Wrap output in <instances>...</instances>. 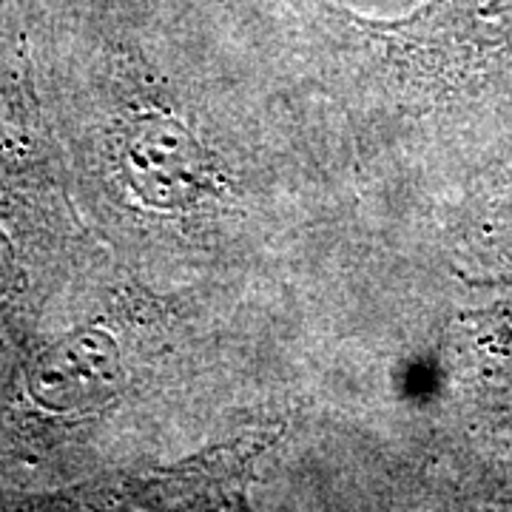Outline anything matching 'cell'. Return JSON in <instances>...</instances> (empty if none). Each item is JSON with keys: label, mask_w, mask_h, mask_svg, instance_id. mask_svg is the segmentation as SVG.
Listing matches in <instances>:
<instances>
[{"label": "cell", "mask_w": 512, "mask_h": 512, "mask_svg": "<svg viewBox=\"0 0 512 512\" xmlns=\"http://www.w3.org/2000/svg\"><path fill=\"white\" fill-rule=\"evenodd\" d=\"M120 384V356L103 330H83L46 350L29 373V393L49 410H83L106 402Z\"/></svg>", "instance_id": "6da1fadb"}, {"label": "cell", "mask_w": 512, "mask_h": 512, "mask_svg": "<svg viewBox=\"0 0 512 512\" xmlns=\"http://www.w3.org/2000/svg\"><path fill=\"white\" fill-rule=\"evenodd\" d=\"M126 171L134 191L163 208L191 202L205 185L200 148L171 120H151L134 131L126 146Z\"/></svg>", "instance_id": "7a4b0ae2"}, {"label": "cell", "mask_w": 512, "mask_h": 512, "mask_svg": "<svg viewBox=\"0 0 512 512\" xmlns=\"http://www.w3.org/2000/svg\"><path fill=\"white\" fill-rule=\"evenodd\" d=\"M464 18L478 20L484 32L512 35V0H450Z\"/></svg>", "instance_id": "3957f363"}, {"label": "cell", "mask_w": 512, "mask_h": 512, "mask_svg": "<svg viewBox=\"0 0 512 512\" xmlns=\"http://www.w3.org/2000/svg\"><path fill=\"white\" fill-rule=\"evenodd\" d=\"M9 279H12V254L6 239L0 237V293L9 288Z\"/></svg>", "instance_id": "277c9868"}]
</instances>
